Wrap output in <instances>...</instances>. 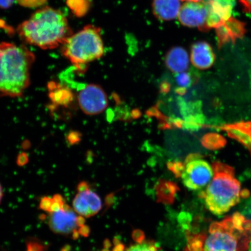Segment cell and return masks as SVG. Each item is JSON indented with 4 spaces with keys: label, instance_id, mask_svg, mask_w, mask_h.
<instances>
[{
    "label": "cell",
    "instance_id": "6da1fadb",
    "mask_svg": "<svg viewBox=\"0 0 251 251\" xmlns=\"http://www.w3.org/2000/svg\"><path fill=\"white\" fill-rule=\"evenodd\" d=\"M25 42L42 49H52L63 45L72 35L67 18L56 9H39L18 28Z\"/></svg>",
    "mask_w": 251,
    "mask_h": 251
},
{
    "label": "cell",
    "instance_id": "7a4b0ae2",
    "mask_svg": "<svg viewBox=\"0 0 251 251\" xmlns=\"http://www.w3.org/2000/svg\"><path fill=\"white\" fill-rule=\"evenodd\" d=\"M34 56L26 47L0 43V97L23 96L30 84Z\"/></svg>",
    "mask_w": 251,
    "mask_h": 251
},
{
    "label": "cell",
    "instance_id": "3957f363",
    "mask_svg": "<svg viewBox=\"0 0 251 251\" xmlns=\"http://www.w3.org/2000/svg\"><path fill=\"white\" fill-rule=\"evenodd\" d=\"M39 209L53 233L73 240L89 236L90 228L85 219L77 214L61 194L43 197Z\"/></svg>",
    "mask_w": 251,
    "mask_h": 251
},
{
    "label": "cell",
    "instance_id": "277c9868",
    "mask_svg": "<svg viewBox=\"0 0 251 251\" xmlns=\"http://www.w3.org/2000/svg\"><path fill=\"white\" fill-rule=\"evenodd\" d=\"M213 176L203 193L205 205L215 215H222L240 202L241 184L234 169L225 163H213Z\"/></svg>",
    "mask_w": 251,
    "mask_h": 251
},
{
    "label": "cell",
    "instance_id": "5b68a950",
    "mask_svg": "<svg viewBox=\"0 0 251 251\" xmlns=\"http://www.w3.org/2000/svg\"><path fill=\"white\" fill-rule=\"evenodd\" d=\"M251 242V221L239 213L213 223L203 251H246Z\"/></svg>",
    "mask_w": 251,
    "mask_h": 251
},
{
    "label": "cell",
    "instance_id": "8992f818",
    "mask_svg": "<svg viewBox=\"0 0 251 251\" xmlns=\"http://www.w3.org/2000/svg\"><path fill=\"white\" fill-rule=\"evenodd\" d=\"M62 52L73 64L75 70H86L87 64L101 58L103 45L100 28L87 25L71 36L63 44Z\"/></svg>",
    "mask_w": 251,
    "mask_h": 251
},
{
    "label": "cell",
    "instance_id": "52a82bcc",
    "mask_svg": "<svg viewBox=\"0 0 251 251\" xmlns=\"http://www.w3.org/2000/svg\"><path fill=\"white\" fill-rule=\"evenodd\" d=\"M200 157L191 156L180 174L184 186L191 191L202 190L208 186L213 176L212 166Z\"/></svg>",
    "mask_w": 251,
    "mask_h": 251
},
{
    "label": "cell",
    "instance_id": "ba28073f",
    "mask_svg": "<svg viewBox=\"0 0 251 251\" xmlns=\"http://www.w3.org/2000/svg\"><path fill=\"white\" fill-rule=\"evenodd\" d=\"M79 89L77 101L84 114L98 115L107 107V96L101 86L96 84H80Z\"/></svg>",
    "mask_w": 251,
    "mask_h": 251
},
{
    "label": "cell",
    "instance_id": "9c48e42d",
    "mask_svg": "<svg viewBox=\"0 0 251 251\" xmlns=\"http://www.w3.org/2000/svg\"><path fill=\"white\" fill-rule=\"evenodd\" d=\"M72 207L78 215L84 218H89L101 211L102 203L101 198L89 184L86 181H81L78 184Z\"/></svg>",
    "mask_w": 251,
    "mask_h": 251
},
{
    "label": "cell",
    "instance_id": "30bf717a",
    "mask_svg": "<svg viewBox=\"0 0 251 251\" xmlns=\"http://www.w3.org/2000/svg\"><path fill=\"white\" fill-rule=\"evenodd\" d=\"M208 11L205 2H187L181 6L178 18L185 26L197 27L202 31L208 30L207 19Z\"/></svg>",
    "mask_w": 251,
    "mask_h": 251
},
{
    "label": "cell",
    "instance_id": "8fae6325",
    "mask_svg": "<svg viewBox=\"0 0 251 251\" xmlns=\"http://www.w3.org/2000/svg\"><path fill=\"white\" fill-rule=\"evenodd\" d=\"M205 3L208 11L206 23L208 30L216 29L232 17L235 0H208Z\"/></svg>",
    "mask_w": 251,
    "mask_h": 251
},
{
    "label": "cell",
    "instance_id": "7c38bea8",
    "mask_svg": "<svg viewBox=\"0 0 251 251\" xmlns=\"http://www.w3.org/2000/svg\"><path fill=\"white\" fill-rule=\"evenodd\" d=\"M246 25L237 19L231 17L216 28L219 48L228 43L234 44L242 38L246 33Z\"/></svg>",
    "mask_w": 251,
    "mask_h": 251
},
{
    "label": "cell",
    "instance_id": "4fadbf2b",
    "mask_svg": "<svg viewBox=\"0 0 251 251\" xmlns=\"http://www.w3.org/2000/svg\"><path fill=\"white\" fill-rule=\"evenodd\" d=\"M215 55L211 45L206 42L193 44L191 49V61L196 68L208 70L214 64Z\"/></svg>",
    "mask_w": 251,
    "mask_h": 251
},
{
    "label": "cell",
    "instance_id": "5bb4252c",
    "mask_svg": "<svg viewBox=\"0 0 251 251\" xmlns=\"http://www.w3.org/2000/svg\"><path fill=\"white\" fill-rule=\"evenodd\" d=\"M231 139L238 141L249 150L251 155V121H240L220 127Z\"/></svg>",
    "mask_w": 251,
    "mask_h": 251
},
{
    "label": "cell",
    "instance_id": "9a60e30c",
    "mask_svg": "<svg viewBox=\"0 0 251 251\" xmlns=\"http://www.w3.org/2000/svg\"><path fill=\"white\" fill-rule=\"evenodd\" d=\"M51 107H70L75 100V94L70 87L65 84L51 81L48 84Z\"/></svg>",
    "mask_w": 251,
    "mask_h": 251
},
{
    "label": "cell",
    "instance_id": "2e32d148",
    "mask_svg": "<svg viewBox=\"0 0 251 251\" xmlns=\"http://www.w3.org/2000/svg\"><path fill=\"white\" fill-rule=\"evenodd\" d=\"M165 64L174 73L186 72L189 67V58L186 50L180 47H173L165 56Z\"/></svg>",
    "mask_w": 251,
    "mask_h": 251
},
{
    "label": "cell",
    "instance_id": "e0dca14e",
    "mask_svg": "<svg viewBox=\"0 0 251 251\" xmlns=\"http://www.w3.org/2000/svg\"><path fill=\"white\" fill-rule=\"evenodd\" d=\"M181 8L179 0H153V14L162 21L175 20L177 17Z\"/></svg>",
    "mask_w": 251,
    "mask_h": 251
},
{
    "label": "cell",
    "instance_id": "ac0fdd59",
    "mask_svg": "<svg viewBox=\"0 0 251 251\" xmlns=\"http://www.w3.org/2000/svg\"><path fill=\"white\" fill-rule=\"evenodd\" d=\"M203 146L209 150H216L224 148L227 141L224 137L217 133H209L202 139Z\"/></svg>",
    "mask_w": 251,
    "mask_h": 251
},
{
    "label": "cell",
    "instance_id": "d6986e66",
    "mask_svg": "<svg viewBox=\"0 0 251 251\" xmlns=\"http://www.w3.org/2000/svg\"><path fill=\"white\" fill-rule=\"evenodd\" d=\"M125 251H158V249L152 241L139 238L136 243L125 249Z\"/></svg>",
    "mask_w": 251,
    "mask_h": 251
},
{
    "label": "cell",
    "instance_id": "ffe728a7",
    "mask_svg": "<svg viewBox=\"0 0 251 251\" xmlns=\"http://www.w3.org/2000/svg\"><path fill=\"white\" fill-rule=\"evenodd\" d=\"M68 4L74 13L79 17L86 13L90 5L89 0H68Z\"/></svg>",
    "mask_w": 251,
    "mask_h": 251
},
{
    "label": "cell",
    "instance_id": "44dd1931",
    "mask_svg": "<svg viewBox=\"0 0 251 251\" xmlns=\"http://www.w3.org/2000/svg\"><path fill=\"white\" fill-rule=\"evenodd\" d=\"M193 79L192 75L190 72H186V71L177 74L175 77L177 85L179 86L181 93L191 86Z\"/></svg>",
    "mask_w": 251,
    "mask_h": 251
},
{
    "label": "cell",
    "instance_id": "7402d4cb",
    "mask_svg": "<svg viewBox=\"0 0 251 251\" xmlns=\"http://www.w3.org/2000/svg\"><path fill=\"white\" fill-rule=\"evenodd\" d=\"M125 248L120 241L115 239L112 243L106 240L103 244V248L100 251H125Z\"/></svg>",
    "mask_w": 251,
    "mask_h": 251
},
{
    "label": "cell",
    "instance_id": "603a6c76",
    "mask_svg": "<svg viewBox=\"0 0 251 251\" xmlns=\"http://www.w3.org/2000/svg\"><path fill=\"white\" fill-rule=\"evenodd\" d=\"M47 0H17L19 4L27 7H36L45 4Z\"/></svg>",
    "mask_w": 251,
    "mask_h": 251
},
{
    "label": "cell",
    "instance_id": "cb8c5ba5",
    "mask_svg": "<svg viewBox=\"0 0 251 251\" xmlns=\"http://www.w3.org/2000/svg\"><path fill=\"white\" fill-rule=\"evenodd\" d=\"M27 251H43V246L37 241H31L27 243Z\"/></svg>",
    "mask_w": 251,
    "mask_h": 251
},
{
    "label": "cell",
    "instance_id": "d4e9b609",
    "mask_svg": "<svg viewBox=\"0 0 251 251\" xmlns=\"http://www.w3.org/2000/svg\"><path fill=\"white\" fill-rule=\"evenodd\" d=\"M239 2L243 11L246 13H251V0H240Z\"/></svg>",
    "mask_w": 251,
    "mask_h": 251
},
{
    "label": "cell",
    "instance_id": "484cf974",
    "mask_svg": "<svg viewBox=\"0 0 251 251\" xmlns=\"http://www.w3.org/2000/svg\"><path fill=\"white\" fill-rule=\"evenodd\" d=\"M80 140L79 133L72 131L69 134L68 140L71 144H75L78 142Z\"/></svg>",
    "mask_w": 251,
    "mask_h": 251
},
{
    "label": "cell",
    "instance_id": "4316f807",
    "mask_svg": "<svg viewBox=\"0 0 251 251\" xmlns=\"http://www.w3.org/2000/svg\"><path fill=\"white\" fill-rule=\"evenodd\" d=\"M14 0H0V8L7 9L10 7Z\"/></svg>",
    "mask_w": 251,
    "mask_h": 251
},
{
    "label": "cell",
    "instance_id": "83f0119b",
    "mask_svg": "<svg viewBox=\"0 0 251 251\" xmlns=\"http://www.w3.org/2000/svg\"><path fill=\"white\" fill-rule=\"evenodd\" d=\"M28 161L27 156L25 153H22L19 155L18 158V164L20 166L25 165Z\"/></svg>",
    "mask_w": 251,
    "mask_h": 251
},
{
    "label": "cell",
    "instance_id": "f1b7e54d",
    "mask_svg": "<svg viewBox=\"0 0 251 251\" xmlns=\"http://www.w3.org/2000/svg\"><path fill=\"white\" fill-rule=\"evenodd\" d=\"M3 197V190L1 184H0V203H1Z\"/></svg>",
    "mask_w": 251,
    "mask_h": 251
},
{
    "label": "cell",
    "instance_id": "f546056e",
    "mask_svg": "<svg viewBox=\"0 0 251 251\" xmlns=\"http://www.w3.org/2000/svg\"><path fill=\"white\" fill-rule=\"evenodd\" d=\"M181 1H187L188 2H200L202 0H181Z\"/></svg>",
    "mask_w": 251,
    "mask_h": 251
},
{
    "label": "cell",
    "instance_id": "4dcf8cb0",
    "mask_svg": "<svg viewBox=\"0 0 251 251\" xmlns=\"http://www.w3.org/2000/svg\"><path fill=\"white\" fill-rule=\"evenodd\" d=\"M249 251H251V242L250 244V246H249Z\"/></svg>",
    "mask_w": 251,
    "mask_h": 251
}]
</instances>
